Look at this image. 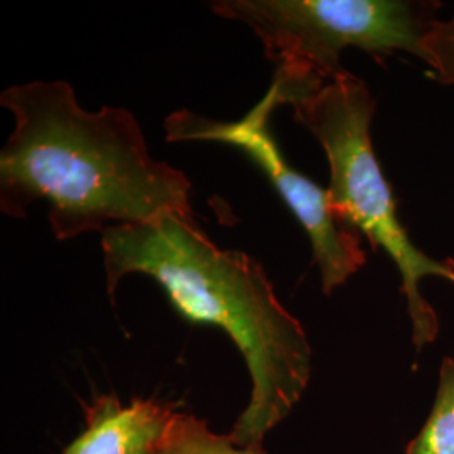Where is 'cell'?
<instances>
[{
	"mask_svg": "<svg viewBox=\"0 0 454 454\" xmlns=\"http://www.w3.org/2000/svg\"><path fill=\"white\" fill-rule=\"evenodd\" d=\"M0 105L16 129L0 152V211L24 219L49 204L56 239L142 224L174 212L194 219L191 182L152 159L142 127L125 108L82 110L66 82L11 86Z\"/></svg>",
	"mask_w": 454,
	"mask_h": 454,
	"instance_id": "obj_1",
	"label": "cell"
},
{
	"mask_svg": "<svg viewBox=\"0 0 454 454\" xmlns=\"http://www.w3.org/2000/svg\"><path fill=\"white\" fill-rule=\"evenodd\" d=\"M101 249L110 294L125 276H148L184 318L219 326L232 339L251 375V397L229 436L241 446L262 444L309 387L311 347L260 262L217 247L194 219L174 212L106 227Z\"/></svg>",
	"mask_w": 454,
	"mask_h": 454,
	"instance_id": "obj_2",
	"label": "cell"
},
{
	"mask_svg": "<svg viewBox=\"0 0 454 454\" xmlns=\"http://www.w3.org/2000/svg\"><path fill=\"white\" fill-rule=\"evenodd\" d=\"M270 90L279 106L324 146L330 167L326 187L341 221L364 234L372 247H382L401 276L412 341L418 350L436 340V311L422 296L421 281L441 278L454 283V260L438 261L412 243L403 226L397 202L373 150L375 101L367 84L347 71L332 82L276 69Z\"/></svg>",
	"mask_w": 454,
	"mask_h": 454,
	"instance_id": "obj_3",
	"label": "cell"
},
{
	"mask_svg": "<svg viewBox=\"0 0 454 454\" xmlns=\"http://www.w3.org/2000/svg\"><path fill=\"white\" fill-rule=\"evenodd\" d=\"M217 16L247 26L276 69L322 82L347 73L341 52H404L426 61V37L441 2L429 0H217Z\"/></svg>",
	"mask_w": 454,
	"mask_h": 454,
	"instance_id": "obj_4",
	"label": "cell"
},
{
	"mask_svg": "<svg viewBox=\"0 0 454 454\" xmlns=\"http://www.w3.org/2000/svg\"><path fill=\"white\" fill-rule=\"evenodd\" d=\"M276 95L268 90L260 103L238 121H217L189 110L165 118L168 142H215L246 153L285 200L309 236L313 258L320 270L326 294L345 285L365 264L360 234L343 223L328 192L293 168L270 130V118L278 108Z\"/></svg>",
	"mask_w": 454,
	"mask_h": 454,
	"instance_id": "obj_5",
	"label": "cell"
},
{
	"mask_svg": "<svg viewBox=\"0 0 454 454\" xmlns=\"http://www.w3.org/2000/svg\"><path fill=\"white\" fill-rule=\"evenodd\" d=\"M174 412L152 399L123 406L101 395L86 411V429L65 454H157Z\"/></svg>",
	"mask_w": 454,
	"mask_h": 454,
	"instance_id": "obj_6",
	"label": "cell"
},
{
	"mask_svg": "<svg viewBox=\"0 0 454 454\" xmlns=\"http://www.w3.org/2000/svg\"><path fill=\"white\" fill-rule=\"evenodd\" d=\"M157 454H266L262 444L241 446L231 436L215 434L194 416L174 412Z\"/></svg>",
	"mask_w": 454,
	"mask_h": 454,
	"instance_id": "obj_7",
	"label": "cell"
},
{
	"mask_svg": "<svg viewBox=\"0 0 454 454\" xmlns=\"http://www.w3.org/2000/svg\"><path fill=\"white\" fill-rule=\"evenodd\" d=\"M407 454H454V358L441 364L434 406Z\"/></svg>",
	"mask_w": 454,
	"mask_h": 454,
	"instance_id": "obj_8",
	"label": "cell"
},
{
	"mask_svg": "<svg viewBox=\"0 0 454 454\" xmlns=\"http://www.w3.org/2000/svg\"><path fill=\"white\" fill-rule=\"evenodd\" d=\"M426 66L429 78L444 86H454V14L436 20L426 37Z\"/></svg>",
	"mask_w": 454,
	"mask_h": 454,
	"instance_id": "obj_9",
	"label": "cell"
}]
</instances>
